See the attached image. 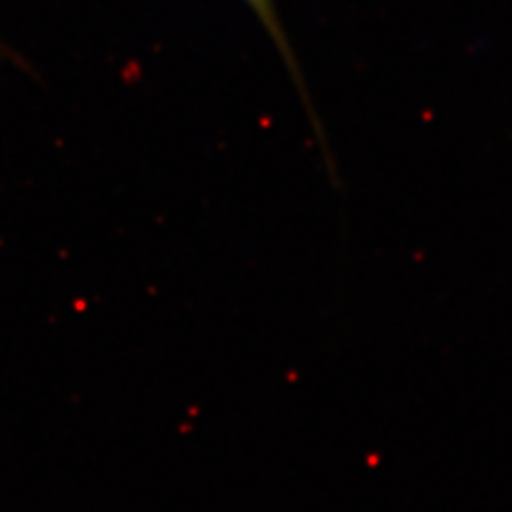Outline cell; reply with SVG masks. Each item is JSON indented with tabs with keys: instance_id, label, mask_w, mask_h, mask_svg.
Segmentation results:
<instances>
[{
	"instance_id": "6da1fadb",
	"label": "cell",
	"mask_w": 512,
	"mask_h": 512,
	"mask_svg": "<svg viewBox=\"0 0 512 512\" xmlns=\"http://www.w3.org/2000/svg\"><path fill=\"white\" fill-rule=\"evenodd\" d=\"M244 3H246V5L250 7V11L256 15V20L261 22V26L265 28L269 39L274 41L276 50H278V54H280V58H282V62H284V67H286L288 73H291V79L295 82V88H297V92H299V96H301V101H303V105H306V109H308V114H310V118H312L314 128L318 131V135H323V133H320L318 116H316L312 99H310L306 79H303V75H301L297 56H295V52H293V45H291V41H288V35L284 32V26H282V22H280V13H278V9H276V3H274V0H244Z\"/></svg>"
}]
</instances>
